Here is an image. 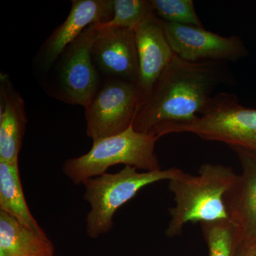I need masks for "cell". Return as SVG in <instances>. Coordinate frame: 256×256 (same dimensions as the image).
Segmentation results:
<instances>
[{"label": "cell", "mask_w": 256, "mask_h": 256, "mask_svg": "<svg viewBox=\"0 0 256 256\" xmlns=\"http://www.w3.org/2000/svg\"><path fill=\"white\" fill-rule=\"evenodd\" d=\"M138 170L124 166L118 172L105 173L82 182L84 200L90 205L86 217V233L90 238H97L110 232L116 212L141 188L158 182L170 181L182 170L171 168L142 172Z\"/></svg>", "instance_id": "5"}, {"label": "cell", "mask_w": 256, "mask_h": 256, "mask_svg": "<svg viewBox=\"0 0 256 256\" xmlns=\"http://www.w3.org/2000/svg\"><path fill=\"white\" fill-rule=\"evenodd\" d=\"M152 10L162 21L204 28L193 0H150Z\"/></svg>", "instance_id": "18"}, {"label": "cell", "mask_w": 256, "mask_h": 256, "mask_svg": "<svg viewBox=\"0 0 256 256\" xmlns=\"http://www.w3.org/2000/svg\"><path fill=\"white\" fill-rule=\"evenodd\" d=\"M54 246L0 210V256H55Z\"/></svg>", "instance_id": "14"}, {"label": "cell", "mask_w": 256, "mask_h": 256, "mask_svg": "<svg viewBox=\"0 0 256 256\" xmlns=\"http://www.w3.org/2000/svg\"><path fill=\"white\" fill-rule=\"evenodd\" d=\"M140 106L137 84L107 78L84 108L87 136L96 141L124 132L132 127Z\"/></svg>", "instance_id": "7"}, {"label": "cell", "mask_w": 256, "mask_h": 256, "mask_svg": "<svg viewBox=\"0 0 256 256\" xmlns=\"http://www.w3.org/2000/svg\"><path fill=\"white\" fill-rule=\"evenodd\" d=\"M160 22L175 54L188 62H236L248 54L244 42L235 35L220 36L204 28Z\"/></svg>", "instance_id": "8"}, {"label": "cell", "mask_w": 256, "mask_h": 256, "mask_svg": "<svg viewBox=\"0 0 256 256\" xmlns=\"http://www.w3.org/2000/svg\"><path fill=\"white\" fill-rule=\"evenodd\" d=\"M99 32L98 24L90 25L64 50L52 68L55 72L50 95L84 108L90 104L101 84L92 56Z\"/></svg>", "instance_id": "6"}, {"label": "cell", "mask_w": 256, "mask_h": 256, "mask_svg": "<svg viewBox=\"0 0 256 256\" xmlns=\"http://www.w3.org/2000/svg\"><path fill=\"white\" fill-rule=\"evenodd\" d=\"M134 33L139 57L137 85L140 96V108L175 54L165 36L160 18L154 13L141 23L134 30Z\"/></svg>", "instance_id": "11"}, {"label": "cell", "mask_w": 256, "mask_h": 256, "mask_svg": "<svg viewBox=\"0 0 256 256\" xmlns=\"http://www.w3.org/2000/svg\"><path fill=\"white\" fill-rule=\"evenodd\" d=\"M238 156L242 173L225 197L232 222L236 225L240 244L256 246V154L232 148Z\"/></svg>", "instance_id": "12"}, {"label": "cell", "mask_w": 256, "mask_h": 256, "mask_svg": "<svg viewBox=\"0 0 256 256\" xmlns=\"http://www.w3.org/2000/svg\"><path fill=\"white\" fill-rule=\"evenodd\" d=\"M233 75L224 62H190L175 54L141 106L132 128L152 133L164 124L194 120L204 110L220 86L232 85Z\"/></svg>", "instance_id": "1"}, {"label": "cell", "mask_w": 256, "mask_h": 256, "mask_svg": "<svg viewBox=\"0 0 256 256\" xmlns=\"http://www.w3.org/2000/svg\"><path fill=\"white\" fill-rule=\"evenodd\" d=\"M237 256H256V246L240 244L238 252H237Z\"/></svg>", "instance_id": "19"}, {"label": "cell", "mask_w": 256, "mask_h": 256, "mask_svg": "<svg viewBox=\"0 0 256 256\" xmlns=\"http://www.w3.org/2000/svg\"><path fill=\"white\" fill-rule=\"evenodd\" d=\"M114 11V0H73L66 20L50 34L37 53L38 72H50L69 44L90 25L108 22Z\"/></svg>", "instance_id": "9"}, {"label": "cell", "mask_w": 256, "mask_h": 256, "mask_svg": "<svg viewBox=\"0 0 256 256\" xmlns=\"http://www.w3.org/2000/svg\"><path fill=\"white\" fill-rule=\"evenodd\" d=\"M114 9L112 18L100 28L134 30L154 13L150 0H114Z\"/></svg>", "instance_id": "17"}, {"label": "cell", "mask_w": 256, "mask_h": 256, "mask_svg": "<svg viewBox=\"0 0 256 256\" xmlns=\"http://www.w3.org/2000/svg\"><path fill=\"white\" fill-rule=\"evenodd\" d=\"M0 210L14 217L20 224L47 236L30 212L24 194L18 161H0Z\"/></svg>", "instance_id": "15"}, {"label": "cell", "mask_w": 256, "mask_h": 256, "mask_svg": "<svg viewBox=\"0 0 256 256\" xmlns=\"http://www.w3.org/2000/svg\"><path fill=\"white\" fill-rule=\"evenodd\" d=\"M208 256H237L240 245L238 227L230 220L202 223Z\"/></svg>", "instance_id": "16"}, {"label": "cell", "mask_w": 256, "mask_h": 256, "mask_svg": "<svg viewBox=\"0 0 256 256\" xmlns=\"http://www.w3.org/2000/svg\"><path fill=\"white\" fill-rule=\"evenodd\" d=\"M26 107L24 100L14 88L9 76H0V161L14 162L26 131Z\"/></svg>", "instance_id": "13"}, {"label": "cell", "mask_w": 256, "mask_h": 256, "mask_svg": "<svg viewBox=\"0 0 256 256\" xmlns=\"http://www.w3.org/2000/svg\"><path fill=\"white\" fill-rule=\"evenodd\" d=\"M238 175L230 166L206 163L193 175L181 170L169 181L175 205L169 210L171 220L166 236H176L188 223L230 220L225 197Z\"/></svg>", "instance_id": "2"}, {"label": "cell", "mask_w": 256, "mask_h": 256, "mask_svg": "<svg viewBox=\"0 0 256 256\" xmlns=\"http://www.w3.org/2000/svg\"><path fill=\"white\" fill-rule=\"evenodd\" d=\"M100 32L92 47V56L98 72L108 78L138 84L139 57L134 30L106 28Z\"/></svg>", "instance_id": "10"}, {"label": "cell", "mask_w": 256, "mask_h": 256, "mask_svg": "<svg viewBox=\"0 0 256 256\" xmlns=\"http://www.w3.org/2000/svg\"><path fill=\"white\" fill-rule=\"evenodd\" d=\"M160 138L152 133L139 132L132 126L124 132L94 141L86 154L64 162V174L76 185L105 174L110 166H131L144 172L162 170L156 156Z\"/></svg>", "instance_id": "3"}, {"label": "cell", "mask_w": 256, "mask_h": 256, "mask_svg": "<svg viewBox=\"0 0 256 256\" xmlns=\"http://www.w3.org/2000/svg\"><path fill=\"white\" fill-rule=\"evenodd\" d=\"M182 132L256 154V109L244 107L236 94L222 92L212 98L204 110L194 120L164 124L152 133L160 138Z\"/></svg>", "instance_id": "4"}]
</instances>
